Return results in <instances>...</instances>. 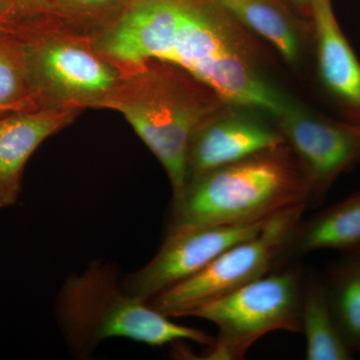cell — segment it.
I'll return each mask as SVG.
<instances>
[{
  "label": "cell",
  "mask_w": 360,
  "mask_h": 360,
  "mask_svg": "<svg viewBox=\"0 0 360 360\" xmlns=\"http://www.w3.org/2000/svg\"><path fill=\"white\" fill-rule=\"evenodd\" d=\"M224 105L186 71L151 59L125 71L96 108L116 111L127 120L165 168L176 195L186 184L191 137Z\"/></svg>",
  "instance_id": "7a4b0ae2"
},
{
  "label": "cell",
  "mask_w": 360,
  "mask_h": 360,
  "mask_svg": "<svg viewBox=\"0 0 360 360\" xmlns=\"http://www.w3.org/2000/svg\"><path fill=\"white\" fill-rule=\"evenodd\" d=\"M300 322L307 341V360L352 359V350L329 307L326 283L315 277L302 288Z\"/></svg>",
  "instance_id": "9a60e30c"
},
{
  "label": "cell",
  "mask_w": 360,
  "mask_h": 360,
  "mask_svg": "<svg viewBox=\"0 0 360 360\" xmlns=\"http://www.w3.org/2000/svg\"><path fill=\"white\" fill-rule=\"evenodd\" d=\"M0 30H6V32H11V27H9L8 25H6L4 21L0 20Z\"/></svg>",
  "instance_id": "7402d4cb"
},
{
  "label": "cell",
  "mask_w": 360,
  "mask_h": 360,
  "mask_svg": "<svg viewBox=\"0 0 360 360\" xmlns=\"http://www.w3.org/2000/svg\"><path fill=\"white\" fill-rule=\"evenodd\" d=\"M15 111L27 110H22L21 108H14V106H0V115H8V113L15 112Z\"/></svg>",
  "instance_id": "44dd1931"
},
{
  "label": "cell",
  "mask_w": 360,
  "mask_h": 360,
  "mask_svg": "<svg viewBox=\"0 0 360 360\" xmlns=\"http://www.w3.org/2000/svg\"><path fill=\"white\" fill-rule=\"evenodd\" d=\"M309 198V184L286 144L189 180L174 195L168 232L258 221Z\"/></svg>",
  "instance_id": "3957f363"
},
{
  "label": "cell",
  "mask_w": 360,
  "mask_h": 360,
  "mask_svg": "<svg viewBox=\"0 0 360 360\" xmlns=\"http://www.w3.org/2000/svg\"><path fill=\"white\" fill-rule=\"evenodd\" d=\"M271 217L248 224L205 225L168 232L155 257L125 277L123 288L149 302L162 291L198 274L231 246L257 234Z\"/></svg>",
  "instance_id": "ba28073f"
},
{
  "label": "cell",
  "mask_w": 360,
  "mask_h": 360,
  "mask_svg": "<svg viewBox=\"0 0 360 360\" xmlns=\"http://www.w3.org/2000/svg\"><path fill=\"white\" fill-rule=\"evenodd\" d=\"M277 120L309 184L310 198H322L343 172L360 160V125L315 115L295 101Z\"/></svg>",
  "instance_id": "9c48e42d"
},
{
  "label": "cell",
  "mask_w": 360,
  "mask_h": 360,
  "mask_svg": "<svg viewBox=\"0 0 360 360\" xmlns=\"http://www.w3.org/2000/svg\"><path fill=\"white\" fill-rule=\"evenodd\" d=\"M309 15L321 84L343 108L360 118V63L336 20L331 0H310Z\"/></svg>",
  "instance_id": "7c38bea8"
},
{
  "label": "cell",
  "mask_w": 360,
  "mask_h": 360,
  "mask_svg": "<svg viewBox=\"0 0 360 360\" xmlns=\"http://www.w3.org/2000/svg\"><path fill=\"white\" fill-rule=\"evenodd\" d=\"M307 205L274 215L262 231L225 250L198 274L162 291L149 304L168 317H187L201 305L264 276L285 252Z\"/></svg>",
  "instance_id": "52a82bcc"
},
{
  "label": "cell",
  "mask_w": 360,
  "mask_h": 360,
  "mask_svg": "<svg viewBox=\"0 0 360 360\" xmlns=\"http://www.w3.org/2000/svg\"><path fill=\"white\" fill-rule=\"evenodd\" d=\"M14 33L22 41L37 110L96 108L124 75L97 51L89 35L47 18L20 26Z\"/></svg>",
  "instance_id": "5b68a950"
},
{
  "label": "cell",
  "mask_w": 360,
  "mask_h": 360,
  "mask_svg": "<svg viewBox=\"0 0 360 360\" xmlns=\"http://www.w3.org/2000/svg\"><path fill=\"white\" fill-rule=\"evenodd\" d=\"M80 111L37 110L0 115V208L13 205L20 198L23 172L33 153Z\"/></svg>",
  "instance_id": "8fae6325"
},
{
  "label": "cell",
  "mask_w": 360,
  "mask_h": 360,
  "mask_svg": "<svg viewBox=\"0 0 360 360\" xmlns=\"http://www.w3.org/2000/svg\"><path fill=\"white\" fill-rule=\"evenodd\" d=\"M326 288L341 335L352 352H360V251L336 265Z\"/></svg>",
  "instance_id": "2e32d148"
},
{
  "label": "cell",
  "mask_w": 360,
  "mask_h": 360,
  "mask_svg": "<svg viewBox=\"0 0 360 360\" xmlns=\"http://www.w3.org/2000/svg\"><path fill=\"white\" fill-rule=\"evenodd\" d=\"M302 295L300 270L291 269L265 274L193 310L188 316L212 322L219 331L202 359H243L257 341L270 333H300Z\"/></svg>",
  "instance_id": "8992f818"
},
{
  "label": "cell",
  "mask_w": 360,
  "mask_h": 360,
  "mask_svg": "<svg viewBox=\"0 0 360 360\" xmlns=\"http://www.w3.org/2000/svg\"><path fill=\"white\" fill-rule=\"evenodd\" d=\"M131 0H52L59 25L82 34L101 32L120 18Z\"/></svg>",
  "instance_id": "ac0fdd59"
},
{
  "label": "cell",
  "mask_w": 360,
  "mask_h": 360,
  "mask_svg": "<svg viewBox=\"0 0 360 360\" xmlns=\"http://www.w3.org/2000/svg\"><path fill=\"white\" fill-rule=\"evenodd\" d=\"M288 4L297 7L298 9L304 11V13L309 14L310 0H284Z\"/></svg>",
  "instance_id": "ffe728a7"
},
{
  "label": "cell",
  "mask_w": 360,
  "mask_h": 360,
  "mask_svg": "<svg viewBox=\"0 0 360 360\" xmlns=\"http://www.w3.org/2000/svg\"><path fill=\"white\" fill-rule=\"evenodd\" d=\"M56 314L66 342L79 355L90 354L110 338L151 347L181 340L212 347L215 341L203 330L175 323L148 302L127 292L115 269L103 262H94L65 279Z\"/></svg>",
  "instance_id": "277c9868"
},
{
  "label": "cell",
  "mask_w": 360,
  "mask_h": 360,
  "mask_svg": "<svg viewBox=\"0 0 360 360\" xmlns=\"http://www.w3.org/2000/svg\"><path fill=\"white\" fill-rule=\"evenodd\" d=\"M321 250L360 251V191L300 222L284 255H302Z\"/></svg>",
  "instance_id": "4fadbf2b"
},
{
  "label": "cell",
  "mask_w": 360,
  "mask_h": 360,
  "mask_svg": "<svg viewBox=\"0 0 360 360\" xmlns=\"http://www.w3.org/2000/svg\"><path fill=\"white\" fill-rule=\"evenodd\" d=\"M51 9L49 0H0V20L13 30L44 20L42 13Z\"/></svg>",
  "instance_id": "d6986e66"
},
{
  "label": "cell",
  "mask_w": 360,
  "mask_h": 360,
  "mask_svg": "<svg viewBox=\"0 0 360 360\" xmlns=\"http://www.w3.org/2000/svg\"><path fill=\"white\" fill-rule=\"evenodd\" d=\"M239 25L269 42L288 63L302 54L295 16L284 0H212Z\"/></svg>",
  "instance_id": "5bb4252c"
},
{
  "label": "cell",
  "mask_w": 360,
  "mask_h": 360,
  "mask_svg": "<svg viewBox=\"0 0 360 360\" xmlns=\"http://www.w3.org/2000/svg\"><path fill=\"white\" fill-rule=\"evenodd\" d=\"M0 106L37 110L33 103L22 41L15 33L0 30Z\"/></svg>",
  "instance_id": "e0dca14e"
},
{
  "label": "cell",
  "mask_w": 360,
  "mask_h": 360,
  "mask_svg": "<svg viewBox=\"0 0 360 360\" xmlns=\"http://www.w3.org/2000/svg\"><path fill=\"white\" fill-rule=\"evenodd\" d=\"M284 146L286 141L279 129L255 116L224 108L206 120L191 137L186 184L217 168Z\"/></svg>",
  "instance_id": "30bf717a"
},
{
  "label": "cell",
  "mask_w": 360,
  "mask_h": 360,
  "mask_svg": "<svg viewBox=\"0 0 360 360\" xmlns=\"http://www.w3.org/2000/svg\"><path fill=\"white\" fill-rule=\"evenodd\" d=\"M243 28L212 0H131L90 37L123 73L151 59L165 61L226 105L277 120L293 101L262 75Z\"/></svg>",
  "instance_id": "6da1fadb"
}]
</instances>
